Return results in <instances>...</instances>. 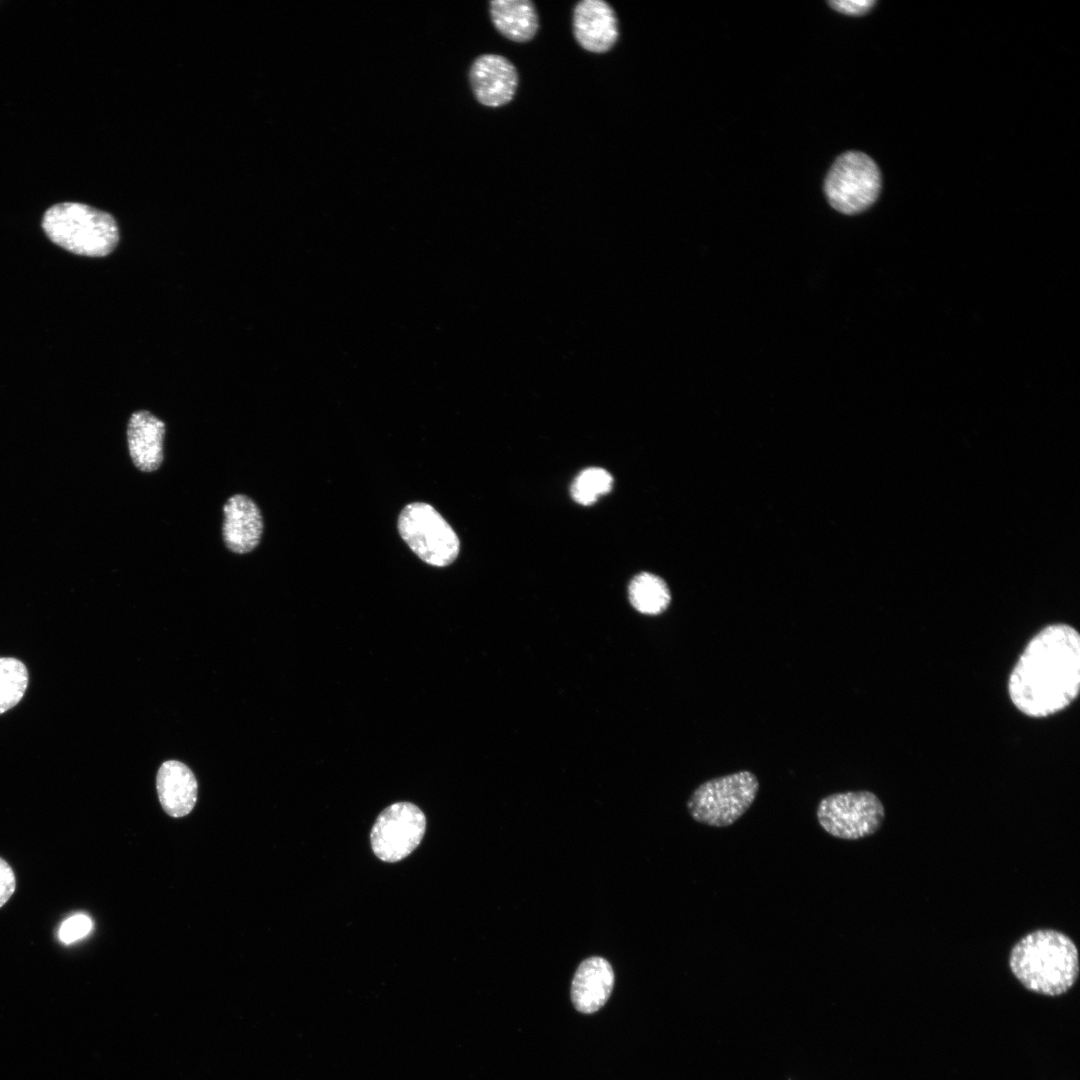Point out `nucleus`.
<instances>
[{
  "label": "nucleus",
  "instance_id": "obj_1",
  "mask_svg": "<svg viewBox=\"0 0 1080 1080\" xmlns=\"http://www.w3.org/2000/svg\"><path fill=\"white\" fill-rule=\"evenodd\" d=\"M1080 691V636L1070 625L1051 624L1027 643L1008 679L1013 705L1045 718L1067 708Z\"/></svg>",
  "mask_w": 1080,
  "mask_h": 1080
},
{
  "label": "nucleus",
  "instance_id": "obj_2",
  "mask_svg": "<svg viewBox=\"0 0 1080 1080\" xmlns=\"http://www.w3.org/2000/svg\"><path fill=\"white\" fill-rule=\"evenodd\" d=\"M1009 967L1027 990L1046 996L1069 991L1079 975V953L1074 941L1055 929L1025 934L1011 948Z\"/></svg>",
  "mask_w": 1080,
  "mask_h": 1080
},
{
  "label": "nucleus",
  "instance_id": "obj_3",
  "mask_svg": "<svg viewBox=\"0 0 1080 1080\" xmlns=\"http://www.w3.org/2000/svg\"><path fill=\"white\" fill-rule=\"evenodd\" d=\"M42 228L53 243L82 256H106L119 242L118 225L112 215L77 202L50 207L43 216Z\"/></svg>",
  "mask_w": 1080,
  "mask_h": 1080
},
{
  "label": "nucleus",
  "instance_id": "obj_4",
  "mask_svg": "<svg viewBox=\"0 0 1080 1080\" xmlns=\"http://www.w3.org/2000/svg\"><path fill=\"white\" fill-rule=\"evenodd\" d=\"M758 790V779L750 771L713 778L693 791L687 801V810L696 822L727 827L750 808Z\"/></svg>",
  "mask_w": 1080,
  "mask_h": 1080
},
{
  "label": "nucleus",
  "instance_id": "obj_5",
  "mask_svg": "<svg viewBox=\"0 0 1080 1080\" xmlns=\"http://www.w3.org/2000/svg\"><path fill=\"white\" fill-rule=\"evenodd\" d=\"M881 188L880 171L866 154L849 151L840 155L827 173L824 190L828 202L843 214H857L869 208Z\"/></svg>",
  "mask_w": 1080,
  "mask_h": 1080
},
{
  "label": "nucleus",
  "instance_id": "obj_6",
  "mask_svg": "<svg viewBox=\"0 0 1080 1080\" xmlns=\"http://www.w3.org/2000/svg\"><path fill=\"white\" fill-rule=\"evenodd\" d=\"M398 530L410 549L424 562L444 567L458 556V536L431 505L415 502L403 508L398 519Z\"/></svg>",
  "mask_w": 1080,
  "mask_h": 1080
},
{
  "label": "nucleus",
  "instance_id": "obj_7",
  "mask_svg": "<svg viewBox=\"0 0 1080 1080\" xmlns=\"http://www.w3.org/2000/svg\"><path fill=\"white\" fill-rule=\"evenodd\" d=\"M816 817L829 835L843 840H858L875 834L881 828L885 809L878 796L871 791H848L821 799Z\"/></svg>",
  "mask_w": 1080,
  "mask_h": 1080
},
{
  "label": "nucleus",
  "instance_id": "obj_8",
  "mask_svg": "<svg viewBox=\"0 0 1080 1080\" xmlns=\"http://www.w3.org/2000/svg\"><path fill=\"white\" fill-rule=\"evenodd\" d=\"M425 829L426 818L419 807L396 802L377 817L370 833L372 850L384 862H398L419 846Z\"/></svg>",
  "mask_w": 1080,
  "mask_h": 1080
},
{
  "label": "nucleus",
  "instance_id": "obj_9",
  "mask_svg": "<svg viewBox=\"0 0 1080 1080\" xmlns=\"http://www.w3.org/2000/svg\"><path fill=\"white\" fill-rule=\"evenodd\" d=\"M469 83L476 100L486 107L497 108L512 101L517 91L519 75L514 64L498 54H482L469 69Z\"/></svg>",
  "mask_w": 1080,
  "mask_h": 1080
},
{
  "label": "nucleus",
  "instance_id": "obj_10",
  "mask_svg": "<svg viewBox=\"0 0 1080 1080\" xmlns=\"http://www.w3.org/2000/svg\"><path fill=\"white\" fill-rule=\"evenodd\" d=\"M572 29L579 46L595 54L610 51L619 37L616 13L603 0L578 2L573 9Z\"/></svg>",
  "mask_w": 1080,
  "mask_h": 1080
},
{
  "label": "nucleus",
  "instance_id": "obj_11",
  "mask_svg": "<svg viewBox=\"0 0 1080 1080\" xmlns=\"http://www.w3.org/2000/svg\"><path fill=\"white\" fill-rule=\"evenodd\" d=\"M263 516L256 502L245 494L230 496L223 505L222 539L234 554H247L260 544Z\"/></svg>",
  "mask_w": 1080,
  "mask_h": 1080
},
{
  "label": "nucleus",
  "instance_id": "obj_12",
  "mask_svg": "<svg viewBox=\"0 0 1080 1080\" xmlns=\"http://www.w3.org/2000/svg\"><path fill=\"white\" fill-rule=\"evenodd\" d=\"M165 423L147 410L133 412L126 436L130 459L141 472L158 470L164 461Z\"/></svg>",
  "mask_w": 1080,
  "mask_h": 1080
},
{
  "label": "nucleus",
  "instance_id": "obj_13",
  "mask_svg": "<svg viewBox=\"0 0 1080 1080\" xmlns=\"http://www.w3.org/2000/svg\"><path fill=\"white\" fill-rule=\"evenodd\" d=\"M615 975L608 960L593 956L578 966L571 984V1000L577 1011L591 1014L608 1000Z\"/></svg>",
  "mask_w": 1080,
  "mask_h": 1080
},
{
  "label": "nucleus",
  "instance_id": "obj_14",
  "mask_svg": "<svg viewBox=\"0 0 1080 1080\" xmlns=\"http://www.w3.org/2000/svg\"><path fill=\"white\" fill-rule=\"evenodd\" d=\"M156 787L164 811L172 817H183L195 806L197 781L190 768L182 762L165 761L158 770Z\"/></svg>",
  "mask_w": 1080,
  "mask_h": 1080
},
{
  "label": "nucleus",
  "instance_id": "obj_15",
  "mask_svg": "<svg viewBox=\"0 0 1080 1080\" xmlns=\"http://www.w3.org/2000/svg\"><path fill=\"white\" fill-rule=\"evenodd\" d=\"M489 14L495 29L517 43L531 41L539 29V17L530 0H493Z\"/></svg>",
  "mask_w": 1080,
  "mask_h": 1080
},
{
  "label": "nucleus",
  "instance_id": "obj_16",
  "mask_svg": "<svg viewBox=\"0 0 1080 1080\" xmlns=\"http://www.w3.org/2000/svg\"><path fill=\"white\" fill-rule=\"evenodd\" d=\"M631 605L640 613L657 615L670 604V591L663 579L643 572L636 575L628 587Z\"/></svg>",
  "mask_w": 1080,
  "mask_h": 1080
},
{
  "label": "nucleus",
  "instance_id": "obj_17",
  "mask_svg": "<svg viewBox=\"0 0 1080 1080\" xmlns=\"http://www.w3.org/2000/svg\"><path fill=\"white\" fill-rule=\"evenodd\" d=\"M26 666L13 657H0V714L16 706L28 686Z\"/></svg>",
  "mask_w": 1080,
  "mask_h": 1080
},
{
  "label": "nucleus",
  "instance_id": "obj_18",
  "mask_svg": "<svg viewBox=\"0 0 1080 1080\" xmlns=\"http://www.w3.org/2000/svg\"><path fill=\"white\" fill-rule=\"evenodd\" d=\"M613 485L611 474L600 467L581 471L571 485L572 498L579 504L591 505L608 493Z\"/></svg>",
  "mask_w": 1080,
  "mask_h": 1080
},
{
  "label": "nucleus",
  "instance_id": "obj_19",
  "mask_svg": "<svg viewBox=\"0 0 1080 1080\" xmlns=\"http://www.w3.org/2000/svg\"><path fill=\"white\" fill-rule=\"evenodd\" d=\"M91 928L92 922L87 915L76 914L62 923L59 938L65 944H69L86 936Z\"/></svg>",
  "mask_w": 1080,
  "mask_h": 1080
},
{
  "label": "nucleus",
  "instance_id": "obj_20",
  "mask_svg": "<svg viewBox=\"0 0 1080 1080\" xmlns=\"http://www.w3.org/2000/svg\"><path fill=\"white\" fill-rule=\"evenodd\" d=\"M15 890V875L10 865L0 858V907L12 896Z\"/></svg>",
  "mask_w": 1080,
  "mask_h": 1080
},
{
  "label": "nucleus",
  "instance_id": "obj_21",
  "mask_svg": "<svg viewBox=\"0 0 1080 1080\" xmlns=\"http://www.w3.org/2000/svg\"><path fill=\"white\" fill-rule=\"evenodd\" d=\"M830 6L844 14L849 15H863L868 12L875 4L873 0H855V1H830Z\"/></svg>",
  "mask_w": 1080,
  "mask_h": 1080
}]
</instances>
